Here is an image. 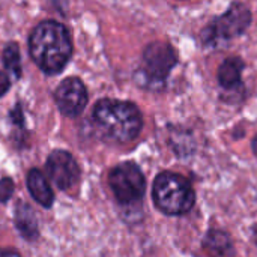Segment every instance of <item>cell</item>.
<instances>
[{
    "mask_svg": "<svg viewBox=\"0 0 257 257\" xmlns=\"http://www.w3.org/2000/svg\"><path fill=\"white\" fill-rule=\"evenodd\" d=\"M203 247L209 257H235V248L229 235L221 230L208 232Z\"/></svg>",
    "mask_w": 257,
    "mask_h": 257,
    "instance_id": "cell-10",
    "label": "cell"
},
{
    "mask_svg": "<svg viewBox=\"0 0 257 257\" xmlns=\"http://www.w3.org/2000/svg\"><path fill=\"white\" fill-rule=\"evenodd\" d=\"M54 101L59 111L68 117L78 116L87 104V90L77 77L65 78L54 92Z\"/></svg>",
    "mask_w": 257,
    "mask_h": 257,
    "instance_id": "cell-7",
    "label": "cell"
},
{
    "mask_svg": "<svg viewBox=\"0 0 257 257\" xmlns=\"http://www.w3.org/2000/svg\"><path fill=\"white\" fill-rule=\"evenodd\" d=\"M108 185L120 205L139 203L146 191V179L134 163H122L108 173Z\"/></svg>",
    "mask_w": 257,
    "mask_h": 257,
    "instance_id": "cell-4",
    "label": "cell"
},
{
    "mask_svg": "<svg viewBox=\"0 0 257 257\" xmlns=\"http://www.w3.org/2000/svg\"><path fill=\"white\" fill-rule=\"evenodd\" d=\"M178 63L175 48L166 42H152L143 51V74L152 81H164Z\"/></svg>",
    "mask_w": 257,
    "mask_h": 257,
    "instance_id": "cell-5",
    "label": "cell"
},
{
    "mask_svg": "<svg viewBox=\"0 0 257 257\" xmlns=\"http://www.w3.org/2000/svg\"><path fill=\"white\" fill-rule=\"evenodd\" d=\"M93 123L105 142L125 145L136 140L143 128L139 107L130 101L104 98L93 107Z\"/></svg>",
    "mask_w": 257,
    "mask_h": 257,
    "instance_id": "cell-1",
    "label": "cell"
},
{
    "mask_svg": "<svg viewBox=\"0 0 257 257\" xmlns=\"http://www.w3.org/2000/svg\"><path fill=\"white\" fill-rule=\"evenodd\" d=\"M11 87V78L5 72H0V96H3Z\"/></svg>",
    "mask_w": 257,
    "mask_h": 257,
    "instance_id": "cell-15",
    "label": "cell"
},
{
    "mask_svg": "<svg viewBox=\"0 0 257 257\" xmlns=\"http://www.w3.org/2000/svg\"><path fill=\"white\" fill-rule=\"evenodd\" d=\"M27 188L32 197L42 206V208H51L54 202V193L50 187V182L47 176L38 170L32 169L27 175Z\"/></svg>",
    "mask_w": 257,
    "mask_h": 257,
    "instance_id": "cell-9",
    "label": "cell"
},
{
    "mask_svg": "<svg viewBox=\"0 0 257 257\" xmlns=\"http://www.w3.org/2000/svg\"><path fill=\"white\" fill-rule=\"evenodd\" d=\"M0 257H21L15 250L12 248H2L0 250Z\"/></svg>",
    "mask_w": 257,
    "mask_h": 257,
    "instance_id": "cell-16",
    "label": "cell"
},
{
    "mask_svg": "<svg viewBox=\"0 0 257 257\" xmlns=\"http://www.w3.org/2000/svg\"><path fill=\"white\" fill-rule=\"evenodd\" d=\"M251 20L250 11L244 5H232V8L221 17H218L209 27L208 30L212 32V36L209 38L211 41L214 38H233L241 33L248 27Z\"/></svg>",
    "mask_w": 257,
    "mask_h": 257,
    "instance_id": "cell-8",
    "label": "cell"
},
{
    "mask_svg": "<svg viewBox=\"0 0 257 257\" xmlns=\"http://www.w3.org/2000/svg\"><path fill=\"white\" fill-rule=\"evenodd\" d=\"M253 152L257 155V136L254 137V140H253Z\"/></svg>",
    "mask_w": 257,
    "mask_h": 257,
    "instance_id": "cell-17",
    "label": "cell"
},
{
    "mask_svg": "<svg viewBox=\"0 0 257 257\" xmlns=\"http://www.w3.org/2000/svg\"><path fill=\"white\" fill-rule=\"evenodd\" d=\"M15 226L18 232L27 238L29 241H33L38 238V221L33 209L27 205L20 202L15 209Z\"/></svg>",
    "mask_w": 257,
    "mask_h": 257,
    "instance_id": "cell-12",
    "label": "cell"
},
{
    "mask_svg": "<svg viewBox=\"0 0 257 257\" xmlns=\"http://www.w3.org/2000/svg\"><path fill=\"white\" fill-rule=\"evenodd\" d=\"M48 178L53 181V184L63 191L71 190L75 187L80 181L81 172L75 161V158L66 152V151H53L45 163Z\"/></svg>",
    "mask_w": 257,
    "mask_h": 257,
    "instance_id": "cell-6",
    "label": "cell"
},
{
    "mask_svg": "<svg viewBox=\"0 0 257 257\" xmlns=\"http://www.w3.org/2000/svg\"><path fill=\"white\" fill-rule=\"evenodd\" d=\"M29 51L33 62L45 74H57L72 56L71 36L63 24L54 20L42 21L30 33Z\"/></svg>",
    "mask_w": 257,
    "mask_h": 257,
    "instance_id": "cell-2",
    "label": "cell"
},
{
    "mask_svg": "<svg viewBox=\"0 0 257 257\" xmlns=\"http://www.w3.org/2000/svg\"><path fill=\"white\" fill-rule=\"evenodd\" d=\"M244 69V62L239 57L226 59L218 68V83L224 89H235L241 84V75Z\"/></svg>",
    "mask_w": 257,
    "mask_h": 257,
    "instance_id": "cell-11",
    "label": "cell"
},
{
    "mask_svg": "<svg viewBox=\"0 0 257 257\" xmlns=\"http://www.w3.org/2000/svg\"><path fill=\"white\" fill-rule=\"evenodd\" d=\"M152 197L157 208L167 215L187 214L196 202L190 181L175 172H163L155 178Z\"/></svg>",
    "mask_w": 257,
    "mask_h": 257,
    "instance_id": "cell-3",
    "label": "cell"
},
{
    "mask_svg": "<svg viewBox=\"0 0 257 257\" xmlns=\"http://www.w3.org/2000/svg\"><path fill=\"white\" fill-rule=\"evenodd\" d=\"M14 193V182L9 178H5L0 181V203H5L11 199Z\"/></svg>",
    "mask_w": 257,
    "mask_h": 257,
    "instance_id": "cell-14",
    "label": "cell"
},
{
    "mask_svg": "<svg viewBox=\"0 0 257 257\" xmlns=\"http://www.w3.org/2000/svg\"><path fill=\"white\" fill-rule=\"evenodd\" d=\"M3 65L11 74H14L15 78L21 75V60L17 44H8L3 50Z\"/></svg>",
    "mask_w": 257,
    "mask_h": 257,
    "instance_id": "cell-13",
    "label": "cell"
}]
</instances>
